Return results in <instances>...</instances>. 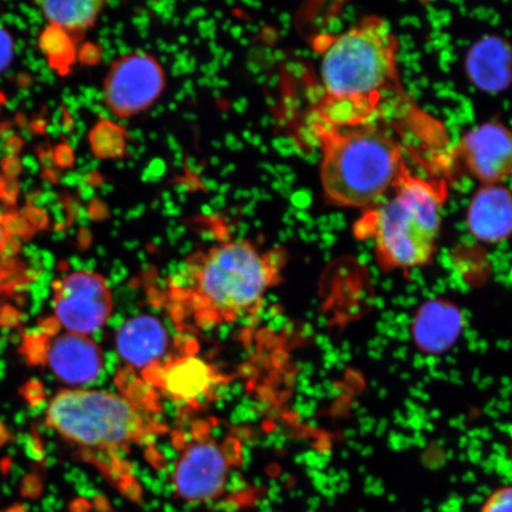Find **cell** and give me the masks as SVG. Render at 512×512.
I'll use <instances>...</instances> for the list:
<instances>
[{
    "label": "cell",
    "mask_w": 512,
    "mask_h": 512,
    "mask_svg": "<svg viewBox=\"0 0 512 512\" xmlns=\"http://www.w3.org/2000/svg\"><path fill=\"white\" fill-rule=\"evenodd\" d=\"M48 336L43 356L57 379L70 386L94 382L104 369V352L91 336L63 330Z\"/></svg>",
    "instance_id": "obj_11"
},
{
    "label": "cell",
    "mask_w": 512,
    "mask_h": 512,
    "mask_svg": "<svg viewBox=\"0 0 512 512\" xmlns=\"http://www.w3.org/2000/svg\"><path fill=\"white\" fill-rule=\"evenodd\" d=\"M443 189L408 170L380 202L355 224L361 239L373 240L380 264L412 270L430 262L441 226Z\"/></svg>",
    "instance_id": "obj_5"
},
{
    "label": "cell",
    "mask_w": 512,
    "mask_h": 512,
    "mask_svg": "<svg viewBox=\"0 0 512 512\" xmlns=\"http://www.w3.org/2000/svg\"><path fill=\"white\" fill-rule=\"evenodd\" d=\"M242 459L238 439H217L206 427H195L183 440L172 471V489L182 502H214L226 492L228 480Z\"/></svg>",
    "instance_id": "obj_6"
},
{
    "label": "cell",
    "mask_w": 512,
    "mask_h": 512,
    "mask_svg": "<svg viewBox=\"0 0 512 512\" xmlns=\"http://www.w3.org/2000/svg\"><path fill=\"white\" fill-rule=\"evenodd\" d=\"M47 425L79 447L88 462L114 480L131 479L121 453L162 437L168 428L158 414L146 411L121 393L67 389L49 402Z\"/></svg>",
    "instance_id": "obj_3"
},
{
    "label": "cell",
    "mask_w": 512,
    "mask_h": 512,
    "mask_svg": "<svg viewBox=\"0 0 512 512\" xmlns=\"http://www.w3.org/2000/svg\"><path fill=\"white\" fill-rule=\"evenodd\" d=\"M14 57V43L9 32L0 28V73L10 66Z\"/></svg>",
    "instance_id": "obj_21"
},
{
    "label": "cell",
    "mask_w": 512,
    "mask_h": 512,
    "mask_svg": "<svg viewBox=\"0 0 512 512\" xmlns=\"http://www.w3.org/2000/svg\"><path fill=\"white\" fill-rule=\"evenodd\" d=\"M24 230L19 229L17 219L5 215L0 209V292L10 287L11 281L15 280L16 255L19 252V238H22Z\"/></svg>",
    "instance_id": "obj_17"
},
{
    "label": "cell",
    "mask_w": 512,
    "mask_h": 512,
    "mask_svg": "<svg viewBox=\"0 0 512 512\" xmlns=\"http://www.w3.org/2000/svg\"><path fill=\"white\" fill-rule=\"evenodd\" d=\"M283 265L277 249L264 252L248 240L222 242L192 254L152 298L181 329L221 328L261 309Z\"/></svg>",
    "instance_id": "obj_1"
},
{
    "label": "cell",
    "mask_w": 512,
    "mask_h": 512,
    "mask_svg": "<svg viewBox=\"0 0 512 512\" xmlns=\"http://www.w3.org/2000/svg\"><path fill=\"white\" fill-rule=\"evenodd\" d=\"M467 79L480 91L498 94L512 86V43L488 35L473 44L465 59Z\"/></svg>",
    "instance_id": "obj_13"
},
{
    "label": "cell",
    "mask_w": 512,
    "mask_h": 512,
    "mask_svg": "<svg viewBox=\"0 0 512 512\" xmlns=\"http://www.w3.org/2000/svg\"><path fill=\"white\" fill-rule=\"evenodd\" d=\"M91 144L95 155L100 158L119 157L125 151L124 131L110 121H102L91 133Z\"/></svg>",
    "instance_id": "obj_19"
},
{
    "label": "cell",
    "mask_w": 512,
    "mask_h": 512,
    "mask_svg": "<svg viewBox=\"0 0 512 512\" xmlns=\"http://www.w3.org/2000/svg\"><path fill=\"white\" fill-rule=\"evenodd\" d=\"M38 5L51 24L70 34L91 28L105 4L98 0H73L41 2Z\"/></svg>",
    "instance_id": "obj_16"
},
{
    "label": "cell",
    "mask_w": 512,
    "mask_h": 512,
    "mask_svg": "<svg viewBox=\"0 0 512 512\" xmlns=\"http://www.w3.org/2000/svg\"><path fill=\"white\" fill-rule=\"evenodd\" d=\"M467 227L485 243L512 236V191L504 184H483L473 195L466 214Z\"/></svg>",
    "instance_id": "obj_14"
},
{
    "label": "cell",
    "mask_w": 512,
    "mask_h": 512,
    "mask_svg": "<svg viewBox=\"0 0 512 512\" xmlns=\"http://www.w3.org/2000/svg\"><path fill=\"white\" fill-rule=\"evenodd\" d=\"M53 306L60 328L91 336L111 319L113 292L101 274L75 271L55 281Z\"/></svg>",
    "instance_id": "obj_7"
},
{
    "label": "cell",
    "mask_w": 512,
    "mask_h": 512,
    "mask_svg": "<svg viewBox=\"0 0 512 512\" xmlns=\"http://www.w3.org/2000/svg\"><path fill=\"white\" fill-rule=\"evenodd\" d=\"M40 48L48 57L50 67L61 74L68 73L75 61V48L67 31L50 24V27L42 32Z\"/></svg>",
    "instance_id": "obj_18"
},
{
    "label": "cell",
    "mask_w": 512,
    "mask_h": 512,
    "mask_svg": "<svg viewBox=\"0 0 512 512\" xmlns=\"http://www.w3.org/2000/svg\"><path fill=\"white\" fill-rule=\"evenodd\" d=\"M139 376L156 392L188 403L206 398L221 382L220 374L207 361L188 352L172 354Z\"/></svg>",
    "instance_id": "obj_10"
},
{
    "label": "cell",
    "mask_w": 512,
    "mask_h": 512,
    "mask_svg": "<svg viewBox=\"0 0 512 512\" xmlns=\"http://www.w3.org/2000/svg\"><path fill=\"white\" fill-rule=\"evenodd\" d=\"M462 316L451 304L432 302L421 307L414 322V337L420 349L441 352L450 348L462 329Z\"/></svg>",
    "instance_id": "obj_15"
},
{
    "label": "cell",
    "mask_w": 512,
    "mask_h": 512,
    "mask_svg": "<svg viewBox=\"0 0 512 512\" xmlns=\"http://www.w3.org/2000/svg\"><path fill=\"white\" fill-rule=\"evenodd\" d=\"M458 150L467 170L483 184H503L512 175V130L499 121L473 127Z\"/></svg>",
    "instance_id": "obj_9"
},
{
    "label": "cell",
    "mask_w": 512,
    "mask_h": 512,
    "mask_svg": "<svg viewBox=\"0 0 512 512\" xmlns=\"http://www.w3.org/2000/svg\"><path fill=\"white\" fill-rule=\"evenodd\" d=\"M323 99L316 130L382 125L405 98L399 75V41L386 19L369 16L319 40Z\"/></svg>",
    "instance_id": "obj_2"
},
{
    "label": "cell",
    "mask_w": 512,
    "mask_h": 512,
    "mask_svg": "<svg viewBox=\"0 0 512 512\" xmlns=\"http://www.w3.org/2000/svg\"><path fill=\"white\" fill-rule=\"evenodd\" d=\"M165 85L164 68L155 56L124 55L108 70L104 83L105 104L117 117L132 118L155 104Z\"/></svg>",
    "instance_id": "obj_8"
},
{
    "label": "cell",
    "mask_w": 512,
    "mask_h": 512,
    "mask_svg": "<svg viewBox=\"0 0 512 512\" xmlns=\"http://www.w3.org/2000/svg\"><path fill=\"white\" fill-rule=\"evenodd\" d=\"M118 354L125 369L138 375L146 373L170 357V337L156 317L140 315L128 319L115 337Z\"/></svg>",
    "instance_id": "obj_12"
},
{
    "label": "cell",
    "mask_w": 512,
    "mask_h": 512,
    "mask_svg": "<svg viewBox=\"0 0 512 512\" xmlns=\"http://www.w3.org/2000/svg\"><path fill=\"white\" fill-rule=\"evenodd\" d=\"M480 512H512V486H504L492 492Z\"/></svg>",
    "instance_id": "obj_20"
},
{
    "label": "cell",
    "mask_w": 512,
    "mask_h": 512,
    "mask_svg": "<svg viewBox=\"0 0 512 512\" xmlns=\"http://www.w3.org/2000/svg\"><path fill=\"white\" fill-rule=\"evenodd\" d=\"M316 133L322 145L320 181L324 196L336 207H373L407 170L401 144L383 125Z\"/></svg>",
    "instance_id": "obj_4"
}]
</instances>
